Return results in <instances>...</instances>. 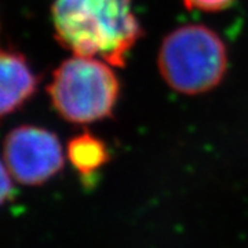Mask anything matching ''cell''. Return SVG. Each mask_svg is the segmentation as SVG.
Returning <instances> with one entry per match:
<instances>
[{
	"instance_id": "6da1fadb",
	"label": "cell",
	"mask_w": 248,
	"mask_h": 248,
	"mask_svg": "<svg viewBox=\"0 0 248 248\" xmlns=\"http://www.w3.org/2000/svg\"><path fill=\"white\" fill-rule=\"evenodd\" d=\"M51 19L58 43L73 55L123 68L142 25L133 0H54Z\"/></svg>"
},
{
	"instance_id": "7a4b0ae2",
	"label": "cell",
	"mask_w": 248,
	"mask_h": 248,
	"mask_svg": "<svg viewBox=\"0 0 248 248\" xmlns=\"http://www.w3.org/2000/svg\"><path fill=\"white\" fill-rule=\"evenodd\" d=\"M228 48L221 36L202 24L175 28L157 53L160 76L184 95H200L221 84L228 72Z\"/></svg>"
},
{
	"instance_id": "3957f363",
	"label": "cell",
	"mask_w": 248,
	"mask_h": 248,
	"mask_svg": "<svg viewBox=\"0 0 248 248\" xmlns=\"http://www.w3.org/2000/svg\"><path fill=\"white\" fill-rule=\"evenodd\" d=\"M108 62L72 55L54 71L47 93L55 112L73 124L112 117L120 98V80Z\"/></svg>"
},
{
	"instance_id": "277c9868",
	"label": "cell",
	"mask_w": 248,
	"mask_h": 248,
	"mask_svg": "<svg viewBox=\"0 0 248 248\" xmlns=\"http://www.w3.org/2000/svg\"><path fill=\"white\" fill-rule=\"evenodd\" d=\"M3 159L14 181L39 186L63 169L65 153L53 131L37 125H19L4 138Z\"/></svg>"
},
{
	"instance_id": "5b68a950",
	"label": "cell",
	"mask_w": 248,
	"mask_h": 248,
	"mask_svg": "<svg viewBox=\"0 0 248 248\" xmlns=\"http://www.w3.org/2000/svg\"><path fill=\"white\" fill-rule=\"evenodd\" d=\"M37 81V76L21 54L0 50V119L31 99Z\"/></svg>"
},
{
	"instance_id": "8992f818",
	"label": "cell",
	"mask_w": 248,
	"mask_h": 248,
	"mask_svg": "<svg viewBox=\"0 0 248 248\" xmlns=\"http://www.w3.org/2000/svg\"><path fill=\"white\" fill-rule=\"evenodd\" d=\"M66 156L81 177H93L110 160L107 143L90 131L72 137L66 145Z\"/></svg>"
},
{
	"instance_id": "52a82bcc",
	"label": "cell",
	"mask_w": 248,
	"mask_h": 248,
	"mask_svg": "<svg viewBox=\"0 0 248 248\" xmlns=\"http://www.w3.org/2000/svg\"><path fill=\"white\" fill-rule=\"evenodd\" d=\"M186 9L199 10L205 13H217L228 9L234 0H181Z\"/></svg>"
},
{
	"instance_id": "ba28073f",
	"label": "cell",
	"mask_w": 248,
	"mask_h": 248,
	"mask_svg": "<svg viewBox=\"0 0 248 248\" xmlns=\"http://www.w3.org/2000/svg\"><path fill=\"white\" fill-rule=\"evenodd\" d=\"M14 192L13 177L6 167V164L0 160V205L9 202Z\"/></svg>"
}]
</instances>
